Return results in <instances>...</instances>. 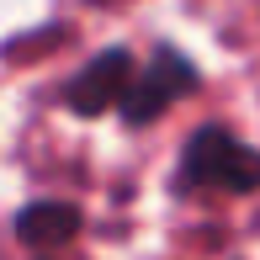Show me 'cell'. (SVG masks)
<instances>
[{
  "label": "cell",
  "instance_id": "1",
  "mask_svg": "<svg viewBox=\"0 0 260 260\" xmlns=\"http://www.w3.org/2000/svg\"><path fill=\"white\" fill-rule=\"evenodd\" d=\"M181 186L218 191H260V149L239 144L229 127H197L181 154Z\"/></svg>",
  "mask_w": 260,
  "mask_h": 260
},
{
  "label": "cell",
  "instance_id": "2",
  "mask_svg": "<svg viewBox=\"0 0 260 260\" xmlns=\"http://www.w3.org/2000/svg\"><path fill=\"white\" fill-rule=\"evenodd\" d=\"M197 85H202V75H197V64H191L186 53L154 48V58L138 69V80H127V90H122V101H117V112H122L127 127H149L170 101L191 96Z\"/></svg>",
  "mask_w": 260,
  "mask_h": 260
},
{
  "label": "cell",
  "instance_id": "3",
  "mask_svg": "<svg viewBox=\"0 0 260 260\" xmlns=\"http://www.w3.org/2000/svg\"><path fill=\"white\" fill-rule=\"evenodd\" d=\"M127 80H133V53L127 48H106L64 85V106L80 112V117H101V112H112V106L122 101Z\"/></svg>",
  "mask_w": 260,
  "mask_h": 260
},
{
  "label": "cell",
  "instance_id": "4",
  "mask_svg": "<svg viewBox=\"0 0 260 260\" xmlns=\"http://www.w3.org/2000/svg\"><path fill=\"white\" fill-rule=\"evenodd\" d=\"M80 234V207L69 202H27L16 212V239L32 250H58Z\"/></svg>",
  "mask_w": 260,
  "mask_h": 260
}]
</instances>
